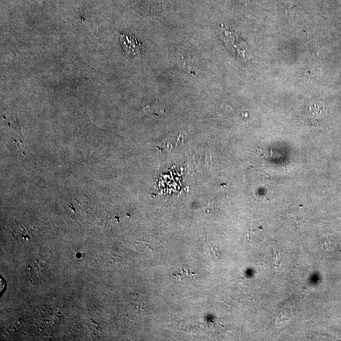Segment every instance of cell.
I'll use <instances>...</instances> for the list:
<instances>
[{"label": "cell", "instance_id": "cell-1", "mask_svg": "<svg viewBox=\"0 0 341 341\" xmlns=\"http://www.w3.org/2000/svg\"><path fill=\"white\" fill-rule=\"evenodd\" d=\"M120 42L127 55L134 57L139 56L141 54L142 45L136 36L121 34Z\"/></svg>", "mask_w": 341, "mask_h": 341}, {"label": "cell", "instance_id": "cell-2", "mask_svg": "<svg viewBox=\"0 0 341 341\" xmlns=\"http://www.w3.org/2000/svg\"><path fill=\"white\" fill-rule=\"evenodd\" d=\"M327 113L326 107L318 104L310 105L306 109V116L308 120L315 124L322 123L326 118Z\"/></svg>", "mask_w": 341, "mask_h": 341}, {"label": "cell", "instance_id": "cell-3", "mask_svg": "<svg viewBox=\"0 0 341 341\" xmlns=\"http://www.w3.org/2000/svg\"><path fill=\"white\" fill-rule=\"evenodd\" d=\"M144 110L146 113L154 116H159L164 113V109L158 103L157 100L152 103V104L148 105L147 106L144 107Z\"/></svg>", "mask_w": 341, "mask_h": 341}, {"label": "cell", "instance_id": "cell-4", "mask_svg": "<svg viewBox=\"0 0 341 341\" xmlns=\"http://www.w3.org/2000/svg\"><path fill=\"white\" fill-rule=\"evenodd\" d=\"M273 257V266L274 267V269L278 272L279 266H280L281 264H282L284 261V257L283 255H281V254L278 252V251L276 252V251H274V250Z\"/></svg>", "mask_w": 341, "mask_h": 341}]
</instances>
